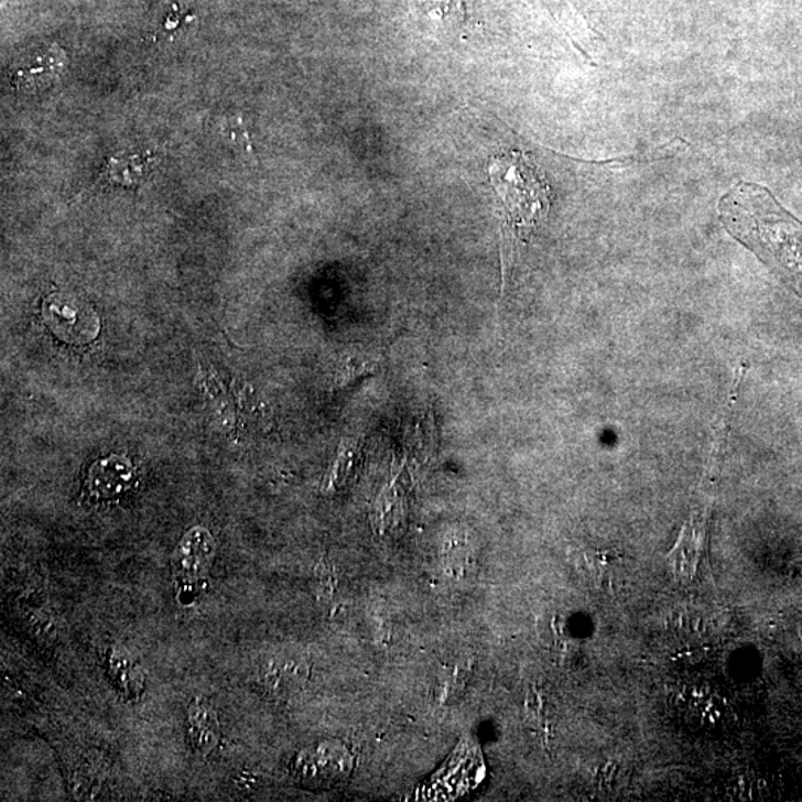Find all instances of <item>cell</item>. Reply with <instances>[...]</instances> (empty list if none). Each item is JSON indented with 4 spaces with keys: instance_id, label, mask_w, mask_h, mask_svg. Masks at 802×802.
<instances>
[{
    "instance_id": "obj_10",
    "label": "cell",
    "mask_w": 802,
    "mask_h": 802,
    "mask_svg": "<svg viewBox=\"0 0 802 802\" xmlns=\"http://www.w3.org/2000/svg\"><path fill=\"white\" fill-rule=\"evenodd\" d=\"M586 561L592 573L595 571L596 583L602 587L616 586L618 577L625 570V556L616 552H592L587 554Z\"/></svg>"
},
{
    "instance_id": "obj_11",
    "label": "cell",
    "mask_w": 802,
    "mask_h": 802,
    "mask_svg": "<svg viewBox=\"0 0 802 802\" xmlns=\"http://www.w3.org/2000/svg\"><path fill=\"white\" fill-rule=\"evenodd\" d=\"M199 386L203 388L204 394L210 400L213 411L219 416V421L226 429L234 426V413L230 408V401L228 394H226L224 388L217 382V379L210 373L199 375Z\"/></svg>"
},
{
    "instance_id": "obj_8",
    "label": "cell",
    "mask_w": 802,
    "mask_h": 802,
    "mask_svg": "<svg viewBox=\"0 0 802 802\" xmlns=\"http://www.w3.org/2000/svg\"><path fill=\"white\" fill-rule=\"evenodd\" d=\"M189 737L192 745L199 755L210 754L219 744L220 724L216 712L206 702L195 700L189 707Z\"/></svg>"
},
{
    "instance_id": "obj_13",
    "label": "cell",
    "mask_w": 802,
    "mask_h": 802,
    "mask_svg": "<svg viewBox=\"0 0 802 802\" xmlns=\"http://www.w3.org/2000/svg\"><path fill=\"white\" fill-rule=\"evenodd\" d=\"M221 132L229 140L234 148L247 153L254 160L253 147L249 132H247L246 123L241 117L230 118L221 126Z\"/></svg>"
},
{
    "instance_id": "obj_4",
    "label": "cell",
    "mask_w": 802,
    "mask_h": 802,
    "mask_svg": "<svg viewBox=\"0 0 802 802\" xmlns=\"http://www.w3.org/2000/svg\"><path fill=\"white\" fill-rule=\"evenodd\" d=\"M673 703L686 723L702 728L720 727L731 716V706L723 691L707 682L689 684L676 690Z\"/></svg>"
},
{
    "instance_id": "obj_2",
    "label": "cell",
    "mask_w": 802,
    "mask_h": 802,
    "mask_svg": "<svg viewBox=\"0 0 802 802\" xmlns=\"http://www.w3.org/2000/svg\"><path fill=\"white\" fill-rule=\"evenodd\" d=\"M488 176L501 201L502 267L507 270L520 246L548 216L550 189L537 166L518 151L490 158Z\"/></svg>"
},
{
    "instance_id": "obj_12",
    "label": "cell",
    "mask_w": 802,
    "mask_h": 802,
    "mask_svg": "<svg viewBox=\"0 0 802 802\" xmlns=\"http://www.w3.org/2000/svg\"><path fill=\"white\" fill-rule=\"evenodd\" d=\"M110 669H112L115 680L127 693L130 691L138 693V690L142 689V675H140L139 668L136 669L132 664L128 652H115L112 661H110Z\"/></svg>"
},
{
    "instance_id": "obj_6",
    "label": "cell",
    "mask_w": 802,
    "mask_h": 802,
    "mask_svg": "<svg viewBox=\"0 0 802 802\" xmlns=\"http://www.w3.org/2000/svg\"><path fill=\"white\" fill-rule=\"evenodd\" d=\"M134 468L123 456L112 455L89 468L85 489L89 497L109 499L127 492L134 481Z\"/></svg>"
},
{
    "instance_id": "obj_5",
    "label": "cell",
    "mask_w": 802,
    "mask_h": 802,
    "mask_svg": "<svg viewBox=\"0 0 802 802\" xmlns=\"http://www.w3.org/2000/svg\"><path fill=\"white\" fill-rule=\"evenodd\" d=\"M216 556V541L203 527L189 529L178 541L172 556L174 577L181 584H196L210 571Z\"/></svg>"
},
{
    "instance_id": "obj_1",
    "label": "cell",
    "mask_w": 802,
    "mask_h": 802,
    "mask_svg": "<svg viewBox=\"0 0 802 802\" xmlns=\"http://www.w3.org/2000/svg\"><path fill=\"white\" fill-rule=\"evenodd\" d=\"M724 225L737 240L802 293V224L754 183H739L719 203Z\"/></svg>"
},
{
    "instance_id": "obj_9",
    "label": "cell",
    "mask_w": 802,
    "mask_h": 802,
    "mask_svg": "<svg viewBox=\"0 0 802 802\" xmlns=\"http://www.w3.org/2000/svg\"><path fill=\"white\" fill-rule=\"evenodd\" d=\"M151 158L140 155H122L110 158L108 165L96 182L98 186L136 187L148 177L151 170Z\"/></svg>"
},
{
    "instance_id": "obj_3",
    "label": "cell",
    "mask_w": 802,
    "mask_h": 802,
    "mask_svg": "<svg viewBox=\"0 0 802 802\" xmlns=\"http://www.w3.org/2000/svg\"><path fill=\"white\" fill-rule=\"evenodd\" d=\"M354 759L347 746L327 741L302 750L294 759L293 773L304 787H338L353 773Z\"/></svg>"
},
{
    "instance_id": "obj_7",
    "label": "cell",
    "mask_w": 802,
    "mask_h": 802,
    "mask_svg": "<svg viewBox=\"0 0 802 802\" xmlns=\"http://www.w3.org/2000/svg\"><path fill=\"white\" fill-rule=\"evenodd\" d=\"M705 513H697L685 524L671 554L673 566L682 577L691 578L702 567L706 554Z\"/></svg>"
}]
</instances>
